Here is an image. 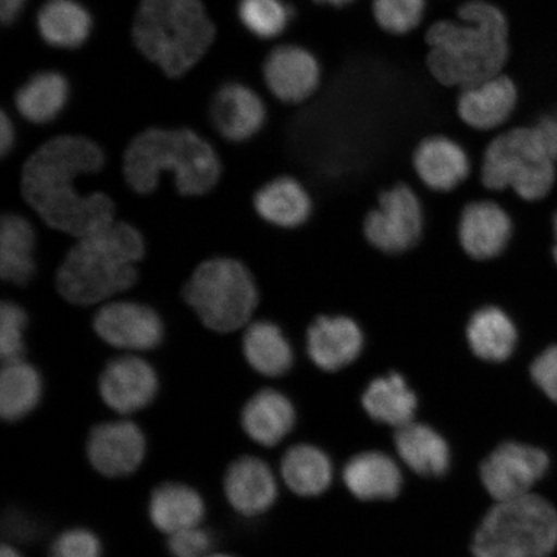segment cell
Returning <instances> with one entry per match:
<instances>
[{"label":"cell","instance_id":"obj_5","mask_svg":"<svg viewBox=\"0 0 557 557\" xmlns=\"http://www.w3.org/2000/svg\"><path fill=\"white\" fill-rule=\"evenodd\" d=\"M215 33L201 0H141L132 29L137 50L173 79L205 58Z\"/></svg>","mask_w":557,"mask_h":557},{"label":"cell","instance_id":"obj_16","mask_svg":"<svg viewBox=\"0 0 557 557\" xmlns=\"http://www.w3.org/2000/svg\"><path fill=\"white\" fill-rule=\"evenodd\" d=\"M268 110L252 88L240 82H226L215 90L209 104V120L226 141L239 144L259 135Z\"/></svg>","mask_w":557,"mask_h":557},{"label":"cell","instance_id":"obj_11","mask_svg":"<svg viewBox=\"0 0 557 557\" xmlns=\"http://www.w3.org/2000/svg\"><path fill=\"white\" fill-rule=\"evenodd\" d=\"M513 236V222L506 208L492 199L465 203L456 220V240L472 262L490 263L503 257Z\"/></svg>","mask_w":557,"mask_h":557},{"label":"cell","instance_id":"obj_1","mask_svg":"<svg viewBox=\"0 0 557 557\" xmlns=\"http://www.w3.org/2000/svg\"><path fill=\"white\" fill-rule=\"evenodd\" d=\"M103 165V151L92 139L58 136L26 160L21 190L48 226L82 238L114 221L115 205L107 194L76 189V180L100 172Z\"/></svg>","mask_w":557,"mask_h":557},{"label":"cell","instance_id":"obj_26","mask_svg":"<svg viewBox=\"0 0 557 557\" xmlns=\"http://www.w3.org/2000/svg\"><path fill=\"white\" fill-rule=\"evenodd\" d=\"M243 354L250 368L268 379L288 374L296 361L289 338L271 320H257L249 324L243 336Z\"/></svg>","mask_w":557,"mask_h":557},{"label":"cell","instance_id":"obj_41","mask_svg":"<svg viewBox=\"0 0 557 557\" xmlns=\"http://www.w3.org/2000/svg\"><path fill=\"white\" fill-rule=\"evenodd\" d=\"M16 143V129L13 125L11 117L7 115L5 111H2L0 115V152L5 157L12 151L13 146Z\"/></svg>","mask_w":557,"mask_h":557},{"label":"cell","instance_id":"obj_31","mask_svg":"<svg viewBox=\"0 0 557 557\" xmlns=\"http://www.w3.org/2000/svg\"><path fill=\"white\" fill-rule=\"evenodd\" d=\"M35 233L23 215H3L0 225V275L3 281L25 285L35 274Z\"/></svg>","mask_w":557,"mask_h":557},{"label":"cell","instance_id":"obj_13","mask_svg":"<svg viewBox=\"0 0 557 557\" xmlns=\"http://www.w3.org/2000/svg\"><path fill=\"white\" fill-rule=\"evenodd\" d=\"M146 450L148 442L144 431L127 420L96 424L86 442L89 465L100 475L111 479L136 472L144 462Z\"/></svg>","mask_w":557,"mask_h":557},{"label":"cell","instance_id":"obj_43","mask_svg":"<svg viewBox=\"0 0 557 557\" xmlns=\"http://www.w3.org/2000/svg\"><path fill=\"white\" fill-rule=\"evenodd\" d=\"M472 553L475 557H510L497 552H493V549L480 548L475 546H472Z\"/></svg>","mask_w":557,"mask_h":557},{"label":"cell","instance_id":"obj_24","mask_svg":"<svg viewBox=\"0 0 557 557\" xmlns=\"http://www.w3.org/2000/svg\"><path fill=\"white\" fill-rule=\"evenodd\" d=\"M244 433L262 447H275L296 424V409L287 395L263 388L250 396L240 413Z\"/></svg>","mask_w":557,"mask_h":557},{"label":"cell","instance_id":"obj_6","mask_svg":"<svg viewBox=\"0 0 557 557\" xmlns=\"http://www.w3.org/2000/svg\"><path fill=\"white\" fill-rule=\"evenodd\" d=\"M184 299L209 330L230 333L249 323L260 294L246 264L219 257L194 271L185 285Z\"/></svg>","mask_w":557,"mask_h":557},{"label":"cell","instance_id":"obj_45","mask_svg":"<svg viewBox=\"0 0 557 557\" xmlns=\"http://www.w3.org/2000/svg\"><path fill=\"white\" fill-rule=\"evenodd\" d=\"M319 4H329L333 7H345L354 2V0H313Z\"/></svg>","mask_w":557,"mask_h":557},{"label":"cell","instance_id":"obj_7","mask_svg":"<svg viewBox=\"0 0 557 557\" xmlns=\"http://www.w3.org/2000/svg\"><path fill=\"white\" fill-rule=\"evenodd\" d=\"M554 162L533 127L513 128L486 146L480 165V183L486 190H512L521 200L533 203L552 191Z\"/></svg>","mask_w":557,"mask_h":557},{"label":"cell","instance_id":"obj_32","mask_svg":"<svg viewBox=\"0 0 557 557\" xmlns=\"http://www.w3.org/2000/svg\"><path fill=\"white\" fill-rule=\"evenodd\" d=\"M44 381L32 364L23 359L7 361L0 373V416L17 422L39 406Z\"/></svg>","mask_w":557,"mask_h":557},{"label":"cell","instance_id":"obj_27","mask_svg":"<svg viewBox=\"0 0 557 557\" xmlns=\"http://www.w3.org/2000/svg\"><path fill=\"white\" fill-rule=\"evenodd\" d=\"M40 38L58 50H76L94 30V17L78 0H47L37 15Z\"/></svg>","mask_w":557,"mask_h":557},{"label":"cell","instance_id":"obj_25","mask_svg":"<svg viewBox=\"0 0 557 557\" xmlns=\"http://www.w3.org/2000/svg\"><path fill=\"white\" fill-rule=\"evenodd\" d=\"M152 527L166 535L199 527L206 518V503L194 486L165 482L152 490L148 504Z\"/></svg>","mask_w":557,"mask_h":557},{"label":"cell","instance_id":"obj_4","mask_svg":"<svg viewBox=\"0 0 557 557\" xmlns=\"http://www.w3.org/2000/svg\"><path fill=\"white\" fill-rule=\"evenodd\" d=\"M123 171L137 194L154 193L162 173L170 172L181 195L200 197L218 185L222 165L213 146L197 132L150 128L128 145Z\"/></svg>","mask_w":557,"mask_h":557},{"label":"cell","instance_id":"obj_19","mask_svg":"<svg viewBox=\"0 0 557 557\" xmlns=\"http://www.w3.org/2000/svg\"><path fill=\"white\" fill-rule=\"evenodd\" d=\"M263 78L277 100L299 103L318 89L322 69L315 55L306 48L283 45L274 48L264 60Z\"/></svg>","mask_w":557,"mask_h":557},{"label":"cell","instance_id":"obj_39","mask_svg":"<svg viewBox=\"0 0 557 557\" xmlns=\"http://www.w3.org/2000/svg\"><path fill=\"white\" fill-rule=\"evenodd\" d=\"M531 377L549 400L557 403V345L547 347L533 360Z\"/></svg>","mask_w":557,"mask_h":557},{"label":"cell","instance_id":"obj_22","mask_svg":"<svg viewBox=\"0 0 557 557\" xmlns=\"http://www.w3.org/2000/svg\"><path fill=\"white\" fill-rule=\"evenodd\" d=\"M253 207L267 224L282 230H298L309 224L315 214V200L301 181L278 176L255 194Z\"/></svg>","mask_w":557,"mask_h":557},{"label":"cell","instance_id":"obj_33","mask_svg":"<svg viewBox=\"0 0 557 557\" xmlns=\"http://www.w3.org/2000/svg\"><path fill=\"white\" fill-rule=\"evenodd\" d=\"M282 478L298 496H320L332 483V463L319 448L308 444L295 445L282 459Z\"/></svg>","mask_w":557,"mask_h":557},{"label":"cell","instance_id":"obj_29","mask_svg":"<svg viewBox=\"0 0 557 557\" xmlns=\"http://www.w3.org/2000/svg\"><path fill=\"white\" fill-rule=\"evenodd\" d=\"M396 449L418 475L443 476L450 465L447 442L429 424L412 422L396 430Z\"/></svg>","mask_w":557,"mask_h":557},{"label":"cell","instance_id":"obj_10","mask_svg":"<svg viewBox=\"0 0 557 557\" xmlns=\"http://www.w3.org/2000/svg\"><path fill=\"white\" fill-rule=\"evenodd\" d=\"M367 347L364 325L347 312L317 313L305 331L306 355L325 374H337L359 363Z\"/></svg>","mask_w":557,"mask_h":557},{"label":"cell","instance_id":"obj_3","mask_svg":"<svg viewBox=\"0 0 557 557\" xmlns=\"http://www.w3.org/2000/svg\"><path fill=\"white\" fill-rule=\"evenodd\" d=\"M145 255L138 230L125 222L82 236L58 273V289L70 304L89 306L134 287Z\"/></svg>","mask_w":557,"mask_h":557},{"label":"cell","instance_id":"obj_46","mask_svg":"<svg viewBox=\"0 0 557 557\" xmlns=\"http://www.w3.org/2000/svg\"><path fill=\"white\" fill-rule=\"evenodd\" d=\"M554 233H555V246L553 249V253H554L555 262L557 263V213L555 214V218H554Z\"/></svg>","mask_w":557,"mask_h":557},{"label":"cell","instance_id":"obj_12","mask_svg":"<svg viewBox=\"0 0 557 557\" xmlns=\"http://www.w3.org/2000/svg\"><path fill=\"white\" fill-rule=\"evenodd\" d=\"M546 451L531 445L508 442L491 453L480 469L483 484L496 503H506L531 494L546 475Z\"/></svg>","mask_w":557,"mask_h":557},{"label":"cell","instance_id":"obj_20","mask_svg":"<svg viewBox=\"0 0 557 557\" xmlns=\"http://www.w3.org/2000/svg\"><path fill=\"white\" fill-rule=\"evenodd\" d=\"M222 490L234 511L246 518L267 512L277 497L273 470L255 456H242L227 466Z\"/></svg>","mask_w":557,"mask_h":557},{"label":"cell","instance_id":"obj_14","mask_svg":"<svg viewBox=\"0 0 557 557\" xmlns=\"http://www.w3.org/2000/svg\"><path fill=\"white\" fill-rule=\"evenodd\" d=\"M94 329L108 345L128 351L154 350L164 337V325L158 312L132 301L102 306L94 318Z\"/></svg>","mask_w":557,"mask_h":557},{"label":"cell","instance_id":"obj_23","mask_svg":"<svg viewBox=\"0 0 557 557\" xmlns=\"http://www.w3.org/2000/svg\"><path fill=\"white\" fill-rule=\"evenodd\" d=\"M418 404L407 375L395 369L375 375L361 394V407L369 418L395 430L414 421Z\"/></svg>","mask_w":557,"mask_h":557},{"label":"cell","instance_id":"obj_2","mask_svg":"<svg viewBox=\"0 0 557 557\" xmlns=\"http://www.w3.org/2000/svg\"><path fill=\"white\" fill-rule=\"evenodd\" d=\"M428 66L443 86L466 88L503 74L508 59V24L485 0L459 7L457 20L430 27Z\"/></svg>","mask_w":557,"mask_h":557},{"label":"cell","instance_id":"obj_37","mask_svg":"<svg viewBox=\"0 0 557 557\" xmlns=\"http://www.w3.org/2000/svg\"><path fill=\"white\" fill-rule=\"evenodd\" d=\"M48 557H102V543L90 529L70 528L52 541Z\"/></svg>","mask_w":557,"mask_h":557},{"label":"cell","instance_id":"obj_30","mask_svg":"<svg viewBox=\"0 0 557 557\" xmlns=\"http://www.w3.org/2000/svg\"><path fill=\"white\" fill-rule=\"evenodd\" d=\"M70 99V85L66 76L53 70L34 74L15 96V104L21 116L27 122L45 125L58 120Z\"/></svg>","mask_w":557,"mask_h":557},{"label":"cell","instance_id":"obj_9","mask_svg":"<svg viewBox=\"0 0 557 557\" xmlns=\"http://www.w3.org/2000/svg\"><path fill=\"white\" fill-rule=\"evenodd\" d=\"M428 209L406 183H396L375 197L361 221V235L374 252L401 257L421 246L428 232Z\"/></svg>","mask_w":557,"mask_h":557},{"label":"cell","instance_id":"obj_17","mask_svg":"<svg viewBox=\"0 0 557 557\" xmlns=\"http://www.w3.org/2000/svg\"><path fill=\"white\" fill-rule=\"evenodd\" d=\"M465 345L471 357L487 366L505 364L513 357L519 331L510 313L496 304L478 306L466 319Z\"/></svg>","mask_w":557,"mask_h":557},{"label":"cell","instance_id":"obj_47","mask_svg":"<svg viewBox=\"0 0 557 557\" xmlns=\"http://www.w3.org/2000/svg\"><path fill=\"white\" fill-rule=\"evenodd\" d=\"M206 557H236L232 554H227V553H211L209 555H207Z\"/></svg>","mask_w":557,"mask_h":557},{"label":"cell","instance_id":"obj_18","mask_svg":"<svg viewBox=\"0 0 557 557\" xmlns=\"http://www.w3.org/2000/svg\"><path fill=\"white\" fill-rule=\"evenodd\" d=\"M412 166L420 183L437 195L458 190L471 174L468 151L455 139L443 135L430 136L418 144Z\"/></svg>","mask_w":557,"mask_h":557},{"label":"cell","instance_id":"obj_44","mask_svg":"<svg viewBox=\"0 0 557 557\" xmlns=\"http://www.w3.org/2000/svg\"><path fill=\"white\" fill-rule=\"evenodd\" d=\"M0 557H24L20 554L16 547L9 545V543H3L2 547H0Z\"/></svg>","mask_w":557,"mask_h":557},{"label":"cell","instance_id":"obj_42","mask_svg":"<svg viewBox=\"0 0 557 557\" xmlns=\"http://www.w3.org/2000/svg\"><path fill=\"white\" fill-rule=\"evenodd\" d=\"M27 0H0V20L5 26L16 23L25 10Z\"/></svg>","mask_w":557,"mask_h":557},{"label":"cell","instance_id":"obj_8","mask_svg":"<svg viewBox=\"0 0 557 557\" xmlns=\"http://www.w3.org/2000/svg\"><path fill=\"white\" fill-rule=\"evenodd\" d=\"M510 557H548L557 547V511L537 494L498 503L485 515L473 545Z\"/></svg>","mask_w":557,"mask_h":557},{"label":"cell","instance_id":"obj_28","mask_svg":"<svg viewBox=\"0 0 557 557\" xmlns=\"http://www.w3.org/2000/svg\"><path fill=\"white\" fill-rule=\"evenodd\" d=\"M344 480L347 490L363 500L395 498L403 484L398 465L380 451L354 457L346 465Z\"/></svg>","mask_w":557,"mask_h":557},{"label":"cell","instance_id":"obj_36","mask_svg":"<svg viewBox=\"0 0 557 557\" xmlns=\"http://www.w3.org/2000/svg\"><path fill=\"white\" fill-rule=\"evenodd\" d=\"M27 315L20 305L4 301L0 308V357L7 361L21 359L25 351Z\"/></svg>","mask_w":557,"mask_h":557},{"label":"cell","instance_id":"obj_21","mask_svg":"<svg viewBox=\"0 0 557 557\" xmlns=\"http://www.w3.org/2000/svg\"><path fill=\"white\" fill-rule=\"evenodd\" d=\"M518 89L504 74L461 89L457 111L461 121L476 131H493L508 121L517 108Z\"/></svg>","mask_w":557,"mask_h":557},{"label":"cell","instance_id":"obj_15","mask_svg":"<svg viewBox=\"0 0 557 557\" xmlns=\"http://www.w3.org/2000/svg\"><path fill=\"white\" fill-rule=\"evenodd\" d=\"M159 389L156 369L137 357L109 361L99 380L101 399L120 414H132L150 406Z\"/></svg>","mask_w":557,"mask_h":557},{"label":"cell","instance_id":"obj_35","mask_svg":"<svg viewBox=\"0 0 557 557\" xmlns=\"http://www.w3.org/2000/svg\"><path fill=\"white\" fill-rule=\"evenodd\" d=\"M372 11L381 29L406 35L422 23L426 0H373Z\"/></svg>","mask_w":557,"mask_h":557},{"label":"cell","instance_id":"obj_40","mask_svg":"<svg viewBox=\"0 0 557 557\" xmlns=\"http://www.w3.org/2000/svg\"><path fill=\"white\" fill-rule=\"evenodd\" d=\"M535 134H537L540 141L548 154L554 160L557 159V111L548 113L540 117V121L534 125Z\"/></svg>","mask_w":557,"mask_h":557},{"label":"cell","instance_id":"obj_34","mask_svg":"<svg viewBox=\"0 0 557 557\" xmlns=\"http://www.w3.org/2000/svg\"><path fill=\"white\" fill-rule=\"evenodd\" d=\"M294 10L285 0H239L238 17L256 38H277L290 24Z\"/></svg>","mask_w":557,"mask_h":557},{"label":"cell","instance_id":"obj_38","mask_svg":"<svg viewBox=\"0 0 557 557\" xmlns=\"http://www.w3.org/2000/svg\"><path fill=\"white\" fill-rule=\"evenodd\" d=\"M166 547L172 557H206L212 553L213 535L200 525L184 529L169 535Z\"/></svg>","mask_w":557,"mask_h":557}]
</instances>
